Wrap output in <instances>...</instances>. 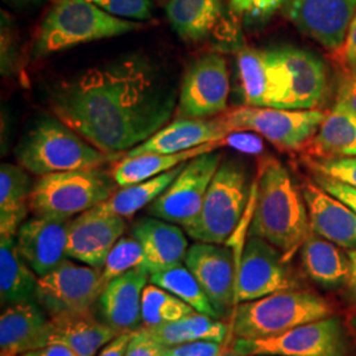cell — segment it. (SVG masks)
I'll list each match as a JSON object with an SVG mask.
<instances>
[{
    "mask_svg": "<svg viewBox=\"0 0 356 356\" xmlns=\"http://www.w3.org/2000/svg\"><path fill=\"white\" fill-rule=\"evenodd\" d=\"M53 114L91 145L122 154L149 139L175 111L153 70L131 58L94 67L53 90Z\"/></svg>",
    "mask_w": 356,
    "mask_h": 356,
    "instance_id": "6da1fadb",
    "label": "cell"
},
{
    "mask_svg": "<svg viewBox=\"0 0 356 356\" xmlns=\"http://www.w3.org/2000/svg\"><path fill=\"white\" fill-rule=\"evenodd\" d=\"M254 197L251 235L276 247L289 263L310 232L302 191L297 189L285 166L275 159H266Z\"/></svg>",
    "mask_w": 356,
    "mask_h": 356,
    "instance_id": "7a4b0ae2",
    "label": "cell"
},
{
    "mask_svg": "<svg viewBox=\"0 0 356 356\" xmlns=\"http://www.w3.org/2000/svg\"><path fill=\"white\" fill-rule=\"evenodd\" d=\"M20 166L45 176L57 172L101 168L122 154L104 153L91 145L58 119L38 120L15 149Z\"/></svg>",
    "mask_w": 356,
    "mask_h": 356,
    "instance_id": "3957f363",
    "label": "cell"
},
{
    "mask_svg": "<svg viewBox=\"0 0 356 356\" xmlns=\"http://www.w3.org/2000/svg\"><path fill=\"white\" fill-rule=\"evenodd\" d=\"M331 316L332 307L318 294L288 289L235 306L231 332L235 339H267Z\"/></svg>",
    "mask_w": 356,
    "mask_h": 356,
    "instance_id": "277c9868",
    "label": "cell"
},
{
    "mask_svg": "<svg viewBox=\"0 0 356 356\" xmlns=\"http://www.w3.org/2000/svg\"><path fill=\"white\" fill-rule=\"evenodd\" d=\"M139 26V23L113 16L88 0H54L40 26L35 54L44 57L79 44L126 35Z\"/></svg>",
    "mask_w": 356,
    "mask_h": 356,
    "instance_id": "5b68a950",
    "label": "cell"
},
{
    "mask_svg": "<svg viewBox=\"0 0 356 356\" xmlns=\"http://www.w3.org/2000/svg\"><path fill=\"white\" fill-rule=\"evenodd\" d=\"M267 94L264 107L317 110L327 91L325 65L309 51L292 47L264 51Z\"/></svg>",
    "mask_w": 356,
    "mask_h": 356,
    "instance_id": "8992f818",
    "label": "cell"
},
{
    "mask_svg": "<svg viewBox=\"0 0 356 356\" xmlns=\"http://www.w3.org/2000/svg\"><path fill=\"white\" fill-rule=\"evenodd\" d=\"M118 184L101 168L76 169L38 178L29 197L35 216L70 219L107 201Z\"/></svg>",
    "mask_w": 356,
    "mask_h": 356,
    "instance_id": "52a82bcc",
    "label": "cell"
},
{
    "mask_svg": "<svg viewBox=\"0 0 356 356\" xmlns=\"http://www.w3.org/2000/svg\"><path fill=\"white\" fill-rule=\"evenodd\" d=\"M248 197L244 168L235 160L223 161L207 189L200 214L185 232L195 242L225 244L238 227Z\"/></svg>",
    "mask_w": 356,
    "mask_h": 356,
    "instance_id": "ba28073f",
    "label": "cell"
},
{
    "mask_svg": "<svg viewBox=\"0 0 356 356\" xmlns=\"http://www.w3.org/2000/svg\"><path fill=\"white\" fill-rule=\"evenodd\" d=\"M235 356H354V348L343 322L327 317L307 322L267 339H235Z\"/></svg>",
    "mask_w": 356,
    "mask_h": 356,
    "instance_id": "9c48e42d",
    "label": "cell"
},
{
    "mask_svg": "<svg viewBox=\"0 0 356 356\" xmlns=\"http://www.w3.org/2000/svg\"><path fill=\"white\" fill-rule=\"evenodd\" d=\"M319 110H284L242 106L220 120L229 132H256L282 149H298L312 140L326 118Z\"/></svg>",
    "mask_w": 356,
    "mask_h": 356,
    "instance_id": "30bf717a",
    "label": "cell"
},
{
    "mask_svg": "<svg viewBox=\"0 0 356 356\" xmlns=\"http://www.w3.org/2000/svg\"><path fill=\"white\" fill-rule=\"evenodd\" d=\"M102 293L101 269L79 266L66 259L38 279L35 302L48 317L91 312Z\"/></svg>",
    "mask_w": 356,
    "mask_h": 356,
    "instance_id": "8fae6325",
    "label": "cell"
},
{
    "mask_svg": "<svg viewBox=\"0 0 356 356\" xmlns=\"http://www.w3.org/2000/svg\"><path fill=\"white\" fill-rule=\"evenodd\" d=\"M220 164L222 156L216 151L191 159L168 189L148 206V214L184 229L188 227L200 214Z\"/></svg>",
    "mask_w": 356,
    "mask_h": 356,
    "instance_id": "7c38bea8",
    "label": "cell"
},
{
    "mask_svg": "<svg viewBox=\"0 0 356 356\" xmlns=\"http://www.w3.org/2000/svg\"><path fill=\"white\" fill-rule=\"evenodd\" d=\"M297 288V280L280 251L264 239L251 235L238 263L235 306Z\"/></svg>",
    "mask_w": 356,
    "mask_h": 356,
    "instance_id": "4fadbf2b",
    "label": "cell"
},
{
    "mask_svg": "<svg viewBox=\"0 0 356 356\" xmlns=\"http://www.w3.org/2000/svg\"><path fill=\"white\" fill-rule=\"evenodd\" d=\"M229 92L226 60L219 54H206L186 73L178 99V116L206 119L227 108Z\"/></svg>",
    "mask_w": 356,
    "mask_h": 356,
    "instance_id": "5bb4252c",
    "label": "cell"
},
{
    "mask_svg": "<svg viewBox=\"0 0 356 356\" xmlns=\"http://www.w3.org/2000/svg\"><path fill=\"white\" fill-rule=\"evenodd\" d=\"M185 266L202 286L219 318H223L235 306L238 263L232 250L223 244L194 243L188 250Z\"/></svg>",
    "mask_w": 356,
    "mask_h": 356,
    "instance_id": "9a60e30c",
    "label": "cell"
},
{
    "mask_svg": "<svg viewBox=\"0 0 356 356\" xmlns=\"http://www.w3.org/2000/svg\"><path fill=\"white\" fill-rule=\"evenodd\" d=\"M356 0H292L289 17L300 31L342 57Z\"/></svg>",
    "mask_w": 356,
    "mask_h": 356,
    "instance_id": "2e32d148",
    "label": "cell"
},
{
    "mask_svg": "<svg viewBox=\"0 0 356 356\" xmlns=\"http://www.w3.org/2000/svg\"><path fill=\"white\" fill-rule=\"evenodd\" d=\"M124 218L103 214L95 207L70 219L67 256L90 267L102 269L116 242L126 231Z\"/></svg>",
    "mask_w": 356,
    "mask_h": 356,
    "instance_id": "e0dca14e",
    "label": "cell"
},
{
    "mask_svg": "<svg viewBox=\"0 0 356 356\" xmlns=\"http://www.w3.org/2000/svg\"><path fill=\"white\" fill-rule=\"evenodd\" d=\"M70 219L36 216L26 220L16 234V245L38 277L48 275L67 256Z\"/></svg>",
    "mask_w": 356,
    "mask_h": 356,
    "instance_id": "ac0fdd59",
    "label": "cell"
},
{
    "mask_svg": "<svg viewBox=\"0 0 356 356\" xmlns=\"http://www.w3.org/2000/svg\"><path fill=\"white\" fill-rule=\"evenodd\" d=\"M226 124L216 119L178 118L157 131L149 139L128 151L127 157L141 154H170L189 151L210 143H220L229 136Z\"/></svg>",
    "mask_w": 356,
    "mask_h": 356,
    "instance_id": "d6986e66",
    "label": "cell"
},
{
    "mask_svg": "<svg viewBox=\"0 0 356 356\" xmlns=\"http://www.w3.org/2000/svg\"><path fill=\"white\" fill-rule=\"evenodd\" d=\"M310 231L344 250H356V214L321 186L306 182L302 188Z\"/></svg>",
    "mask_w": 356,
    "mask_h": 356,
    "instance_id": "ffe728a7",
    "label": "cell"
},
{
    "mask_svg": "<svg viewBox=\"0 0 356 356\" xmlns=\"http://www.w3.org/2000/svg\"><path fill=\"white\" fill-rule=\"evenodd\" d=\"M149 273L134 269L110 281L98 298L102 321L118 332L141 327V298Z\"/></svg>",
    "mask_w": 356,
    "mask_h": 356,
    "instance_id": "44dd1931",
    "label": "cell"
},
{
    "mask_svg": "<svg viewBox=\"0 0 356 356\" xmlns=\"http://www.w3.org/2000/svg\"><path fill=\"white\" fill-rule=\"evenodd\" d=\"M48 321L35 301L7 306L0 316V356H22L49 344Z\"/></svg>",
    "mask_w": 356,
    "mask_h": 356,
    "instance_id": "7402d4cb",
    "label": "cell"
},
{
    "mask_svg": "<svg viewBox=\"0 0 356 356\" xmlns=\"http://www.w3.org/2000/svg\"><path fill=\"white\" fill-rule=\"evenodd\" d=\"M132 236L145 254V272L153 275L185 261L188 239L177 225L156 216L141 218L132 226Z\"/></svg>",
    "mask_w": 356,
    "mask_h": 356,
    "instance_id": "603a6c76",
    "label": "cell"
},
{
    "mask_svg": "<svg viewBox=\"0 0 356 356\" xmlns=\"http://www.w3.org/2000/svg\"><path fill=\"white\" fill-rule=\"evenodd\" d=\"M48 332L49 343L65 344L79 356H98L103 347L120 334L95 318L92 312L49 317Z\"/></svg>",
    "mask_w": 356,
    "mask_h": 356,
    "instance_id": "cb8c5ba5",
    "label": "cell"
},
{
    "mask_svg": "<svg viewBox=\"0 0 356 356\" xmlns=\"http://www.w3.org/2000/svg\"><path fill=\"white\" fill-rule=\"evenodd\" d=\"M302 266L309 279L322 289H338L347 284L350 257L342 247L310 231L301 247Z\"/></svg>",
    "mask_w": 356,
    "mask_h": 356,
    "instance_id": "d4e9b609",
    "label": "cell"
},
{
    "mask_svg": "<svg viewBox=\"0 0 356 356\" xmlns=\"http://www.w3.org/2000/svg\"><path fill=\"white\" fill-rule=\"evenodd\" d=\"M306 152L317 159L356 156L355 113L346 103L338 101L309 141Z\"/></svg>",
    "mask_w": 356,
    "mask_h": 356,
    "instance_id": "484cf974",
    "label": "cell"
},
{
    "mask_svg": "<svg viewBox=\"0 0 356 356\" xmlns=\"http://www.w3.org/2000/svg\"><path fill=\"white\" fill-rule=\"evenodd\" d=\"M33 185L23 166L1 164L0 168V238H16L26 222Z\"/></svg>",
    "mask_w": 356,
    "mask_h": 356,
    "instance_id": "4316f807",
    "label": "cell"
},
{
    "mask_svg": "<svg viewBox=\"0 0 356 356\" xmlns=\"http://www.w3.org/2000/svg\"><path fill=\"white\" fill-rule=\"evenodd\" d=\"M223 144H226L225 140L220 143H210L185 152L170 154H141L135 157L124 156L119 163H116L111 173L118 186L124 188L157 177L175 169L176 166L191 161L194 157L216 151V148H219Z\"/></svg>",
    "mask_w": 356,
    "mask_h": 356,
    "instance_id": "83f0119b",
    "label": "cell"
},
{
    "mask_svg": "<svg viewBox=\"0 0 356 356\" xmlns=\"http://www.w3.org/2000/svg\"><path fill=\"white\" fill-rule=\"evenodd\" d=\"M38 276L19 252L15 238H0L1 304L35 301Z\"/></svg>",
    "mask_w": 356,
    "mask_h": 356,
    "instance_id": "f1b7e54d",
    "label": "cell"
},
{
    "mask_svg": "<svg viewBox=\"0 0 356 356\" xmlns=\"http://www.w3.org/2000/svg\"><path fill=\"white\" fill-rule=\"evenodd\" d=\"M166 16L186 41H201L216 28L222 16V0H168Z\"/></svg>",
    "mask_w": 356,
    "mask_h": 356,
    "instance_id": "f546056e",
    "label": "cell"
},
{
    "mask_svg": "<svg viewBox=\"0 0 356 356\" xmlns=\"http://www.w3.org/2000/svg\"><path fill=\"white\" fill-rule=\"evenodd\" d=\"M185 165L186 163L176 166L175 169L163 173L157 177L120 188L119 191H115L107 201L95 206V209L103 214L122 216V218L135 216L138 211H140L141 209L154 202L168 189V186L176 179Z\"/></svg>",
    "mask_w": 356,
    "mask_h": 356,
    "instance_id": "4dcf8cb0",
    "label": "cell"
},
{
    "mask_svg": "<svg viewBox=\"0 0 356 356\" xmlns=\"http://www.w3.org/2000/svg\"><path fill=\"white\" fill-rule=\"evenodd\" d=\"M147 329L152 334L153 338L164 347H173L195 341L223 343L227 335V327L220 319L204 316L198 312L185 318Z\"/></svg>",
    "mask_w": 356,
    "mask_h": 356,
    "instance_id": "1f68e13d",
    "label": "cell"
},
{
    "mask_svg": "<svg viewBox=\"0 0 356 356\" xmlns=\"http://www.w3.org/2000/svg\"><path fill=\"white\" fill-rule=\"evenodd\" d=\"M149 282L175 294L179 300L191 305L195 312L220 319L202 286L186 266L179 264L163 272L153 273L149 276Z\"/></svg>",
    "mask_w": 356,
    "mask_h": 356,
    "instance_id": "d6a6232c",
    "label": "cell"
},
{
    "mask_svg": "<svg viewBox=\"0 0 356 356\" xmlns=\"http://www.w3.org/2000/svg\"><path fill=\"white\" fill-rule=\"evenodd\" d=\"M195 310L179 300L175 294L154 285L147 284L141 298V321L143 326L153 327L185 318Z\"/></svg>",
    "mask_w": 356,
    "mask_h": 356,
    "instance_id": "836d02e7",
    "label": "cell"
},
{
    "mask_svg": "<svg viewBox=\"0 0 356 356\" xmlns=\"http://www.w3.org/2000/svg\"><path fill=\"white\" fill-rule=\"evenodd\" d=\"M243 94L247 106L264 107L267 94V69L264 51L245 48L238 54Z\"/></svg>",
    "mask_w": 356,
    "mask_h": 356,
    "instance_id": "e575fe53",
    "label": "cell"
},
{
    "mask_svg": "<svg viewBox=\"0 0 356 356\" xmlns=\"http://www.w3.org/2000/svg\"><path fill=\"white\" fill-rule=\"evenodd\" d=\"M134 269L145 270V254L132 235L122 236L107 256L101 269V284L103 288L116 277Z\"/></svg>",
    "mask_w": 356,
    "mask_h": 356,
    "instance_id": "d590c367",
    "label": "cell"
},
{
    "mask_svg": "<svg viewBox=\"0 0 356 356\" xmlns=\"http://www.w3.org/2000/svg\"><path fill=\"white\" fill-rule=\"evenodd\" d=\"M307 164L316 175L337 179L356 189V156L337 159H313Z\"/></svg>",
    "mask_w": 356,
    "mask_h": 356,
    "instance_id": "8d00e7d4",
    "label": "cell"
},
{
    "mask_svg": "<svg viewBox=\"0 0 356 356\" xmlns=\"http://www.w3.org/2000/svg\"><path fill=\"white\" fill-rule=\"evenodd\" d=\"M103 11L126 20L145 22L152 17L151 0H88Z\"/></svg>",
    "mask_w": 356,
    "mask_h": 356,
    "instance_id": "74e56055",
    "label": "cell"
},
{
    "mask_svg": "<svg viewBox=\"0 0 356 356\" xmlns=\"http://www.w3.org/2000/svg\"><path fill=\"white\" fill-rule=\"evenodd\" d=\"M165 347L159 343L145 326L132 331L126 356H164Z\"/></svg>",
    "mask_w": 356,
    "mask_h": 356,
    "instance_id": "f35d334b",
    "label": "cell"
},
{
    "mask_svg": "<svg viewBox=\"0 0 356 356\" xmlns=\"http://www.w3.org/2000/svg\"><path fill=\"white\" fill-rule=\"evenodd\" d=\"M164 356H225V350L219 342L195 341L165 347Z\"/></svg>",
    "mask_w": 356,
    "mask_h": 356,
    "instance_id": "ab89813d",
    "label": "cell"
},
{
    "mask_svg": "<svg viewBox=\"0 0 356 356\" xmlns=\"http://www.w3.org/2000/svg\"><path fill=\"white\" fill-rule=\"evenodd\" d=\"M284 0H231L234 13L254 19L267 17L275 13Z\"/></svg>",
    "mask_w": 356,
    "mask_h": 356,
    "instance_id": "60d3db41",
    "label": "cell"
},
{
    "mask_svg": "<svg viewBox=\"0 0 356 356\" xmlns=\"http://www.w3.org/2000/svg\"><path fill=\"white\" fill-rule=\"evenodd\" d=\"M316 181L325 191L347 204L356 214V189L332 178L316 175Z\"/></svg>",
    "mask_w": 356,
    "mask_h": 356,
    "instance_id": "b9f144b4",
    "label": "cell"
},
{
    "mask_svg": "<svg viewBox=\"0 0 356 356\" xmlns=\"http://www.w3.org/2000/svg\"><path fill=\"white\" fill-rule=\"evenodd\" d=\"M338 101L343 102L356 114V67L346 74L341 82Z\"/></svg>",
    "mask_w": 356,
    "mask_h": 356,
    "instance_id": "7bdbcfd3",
    "label": "cell"
},
{
    "mask_svg": "<svg viewBox=\"0 0 356 356\" xmlns=\"http://www.w3.org/2000/svg\"><path fill=\"white\" fill-rule=\"evenodd\" d=\"M225 143L231 147L248 153H259L261 151V143L252 135H245L242 132H232L225 139Z\"/></svg>",
    "mask_w": 356,
    "mask_h": 356,
    "instance_id": "ee69618b",
    "label": "cell"
},
{
    "mask_svg": "<svg viewBox=\"0 0 356 356\" xmlns=\"http://www.w3.org/2000/svg\"><path fill=\"white\" fill-rule=\"evenodd\" d=\"M131 335H132V331L120 332L111 342H108L103 347L98 356H126Z\"/></svg>",
    "mask_w": 356,
    "mask_h": 356,
    "instance_id": "f6af8a7d",
    "label": "cell"
},
{
    "mask_svg": "<svg viewBox=\"0 0 356 356\" xmlns=\"http://www.w3.org/2000/svg\"><path fill=\"white\" fill-rule=\"evenodd\" d=\"M342 58L346 64L356 67V11L347 33Z\"/></svg>",
    "mask_w": 356,
    "mask_h": 356,
    "instance_id": "bcb514c9",
    "label": "cell"
},
{
    "mask_svg": "<svg viewBox=\"0 0 356 356\" xmlns=\"http://www.w3.org/2000/svg\"><path fill=\"white\" fill-rule=\"evenodd\" d=\"M22 356H79L70 347L61 343H49Z\"/></svg>",
    "mask_w": 356,
    "mask_h": 356,
    "instance_id": "7dc6e473",
    "label": "cell"
},
{
    "mask_svg": "<svg viewBox=\"0 0 356 356\" xmlns=\"http://www.w3.org/2000/svg\"><path fill=\"white\" fill-rule=\"evenodd\" d=\"M350 257V275L347 280V289L350 297L356 302V250H351L348 252Z\"/></svg>",
    "mask_w": 356,
    "mask_h": 356,
    "instance_id": "c3c4849f",
    "label": "cell"
},
{
    "mask_svg": "<svg viewBox=\"0 0 356 356\" xmlns=\"http://www.w3.org/2000/svg\"><path fill=\"white\" fill-rule=\"evenodd\" d=\"M350 327H351V331H353V334H354V338H355L356 342V314L351 318V321H350Z\"/></svg>",
    "mask_w": 356,
    "mask_h": 356,
    "instance_id": "681fc988",
    "label": "cell"
},
{
    "mask_svg": "<svg viewBox=\"0 0 356 356\" xmlns=\"http://www.w3.org/2000/svg\"><path fill=\"white\" fill-rule=\"evenodd\" d=\"M8 1H13V3H29V1H33V0H8Z\"/></svg>",
    "mask_w": 356,
    "mask_h": 356,
    "instance_id": "f907efd6",
    "label": "cell"
},
{
    "mask_svg": "<svg viewBox=\"0 0 356 356\" xmlns=\"http://www.w3.org/2000/svg\"><path fill=\"white\" fill-rule=\"evenodd\" d=\"M252 356H273V355H252Z\"/></svg>",
    "mask_w": 356,
    "mask_h": 356,
    "instance_id": "816d5d0a",
    "label": "cell"
}]
</instances>
